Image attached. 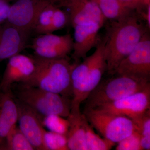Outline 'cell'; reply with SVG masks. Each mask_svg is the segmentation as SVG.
I'll return each instance as SVG.
<instances>
[{
  "label": "cell",
  "mask_w": 150,
  "mask_h": 150,
  "mask_svg": "<svg viewBox=\"0 0 150 150\" xmlns=\"http://www.w3.org/2000/svg\"><path fill=\"white\" fill-rule=\"evenodd\" d=\"M134 10L114 20L107 28L105 43L107 71L112 75L120 62L134 50L147 33Z\"/></svg>",
  "instance_id": "obj_1"
},
{
  "label": "cell",
  "mask_w": 150,
  "mask_h": 150,
  "mask_svg": "<svg viewBox=\"0 0 150 150\" xmlns=\"http://www.w3.org/2000/svg\"><path fill=\"white\" fill-rule=\"evenodd\" d=\"M34 57V73L21 84L38 88L68 98L72 96L71 74L76 64H70L67 58L46 59Z\"/></svg>",
  "instance_id": "obj_2"
},
{
  "label": "cell",
  "mask_w": 150,
  "mask_h": 150,
  "mask_svg": "<svg viewBox=\"0 0 150 150\" xmlns=\"http://www.w3.org/2000/svg\"><path fill=\"white\" fill-rule=\"evenodd\" d=\"M107 71L104 40H100L93 54L86 57L80 64H76L71 74V104L80 106L91 92L101 81Z\"/></svg>",
  "instance_id": "obj_3"
},
{
  "label": "cell",
  "mask_w": 150,
  "mask_h": 150,
  "mask_svg": "<svg viewBox=\"0 0 150 150\" xmlns=\"http://www.w3.org/2000/svg\"><path fill=\"white\" fill-rule=\"evenodd\" d=\"M100 81L86 100V108H95L141 91L150 85V81L117 75Z\"/></svg>",
  "instance_id": "obj_4"
},
{
  "label": "cell",
  "mask_w": 150,
  "mask_h": 150,
  "mask_svg": "<svg viewBox=\"0 0 150 150\" xmlns=\"http://www.w3.org/2000/svg\"><path fill=\"white\" fill-rule=\"evenodd\" d=\"M17 96L40 117L57 115L67 118L69 114L71 100L59 94L22 84Z\"/></svg>",
  "instance_id": "obj_5"
},
{
  "label": "cell",
  "mask_w": 150,
  "mask_h": 150,
  "mask_svg": "<svg viewBox=\"0 0 150 150\" xmlns=\"http://www.w3.org/2000/svg\"><path fill=\"white\" fill-rule=\"evenodd\" d=\"M83 114L89 123L104 139L114 144L136 130L133 121L126 116L103 112L95 108H85Z\"/></svg>",
  "instance_id": "obj_6"
},
{
  "label": "cell",
  "mask_w": 150,
  "mask_h": 150,
  "mask_svg": "<svg viewBox=\"0 0 150 150\" xmlns=\"http://www.w3.org/2000/svg\"><path fill=\"white\" fill-rule=\"evenodd\" d=\"M150 81V39L147 33L133 51L118 65L112 75Z\"/></svg>",
  "instance_id": "obj_7"
},
{
  "label": "cell",
  "mask_w": 150,
  "mask_h": 150,
  "mask_svg": "<svg viewBox=\"0 0 150 150\" xmlns=\"http://www.w3.org/2000/svg\"><path fill=\"white\" fill-rule=\"evenodd\" d=\"M55 0H16L11 5L7 22L30 34L39 14Z\"/></svg>",
  "instance_id": "obj_8"
},
{
  "label": "cell",
  "mask_w": 150,
  "mask_h": 150,
  "mask_svg": "<svg viewBox=\"0 0 150 150\" xmlns=\"http://www.w3.org/2000/svg\"><path fill=\"white\" fill-rule=\"evenodd\" d=\"M94 108L103 112L126 116L133 120L150 109V85L143 90L122 99Z\"/></svg>",
  "instance_id": "obj_9"
},
{
  "label": "cell",
  "mask_w": 150,
  "mask_h": 150,
  "mask_svg": "<svg viewBox=\"0 0 150 150\" xmlns=\"http://www.w3.org/2000/svg\"><path fill=\"white\" fill-rule=\"evenodd\" d=\"M55 3L59 8L68 9L73 28L91 22H96L102 27L106 19L93 0H55Z\"/></svg>",
  "instance_id": "obj_10"
},
{
  "label": "cell",
  "mask_w": 150,
  "mask_h": 150,
  "mask_svg": "<svg viewBox=\"0 0 150 150\" xmlns=\"http://www.w3.org/2000/svg\"><path fill=\"white\" fill-rule=\"evenodd\" d=\"M35 62L34 56L18 54L8 59L0 82V92L11 89L13 83L25 82L34 73Z\"/></svg>",
  "instance_id": "obj_11"
},
{
  "label": "cell",
  "mask_w": 150,
  "mask_h": 150,
  "mask_svg": "<svg viewBox=\"0 0 150 150\" xmlns=\"http://www.w3.org/2000/svg\"><path fill=\"white\" fill-rule=\"evenodd\" d=\"M18 108V127L34 149L44 150L43 136L44 129L40 117L30 108L16 99Z\"/></svg>",
  "instance_id": "obj_12"
},
{
  "label": "cell",
  "mask_w": 150,
  "mask_h": 150,
  "mask_svg": "<svg viewBox=\"0 0 150 150\" xmlns=\"http://www.w3.org/2000/svg\"><path fill=\"white\" fill-rule=\"evenodd\" d=\"M30 34L7 22L0 25V62L23 51Z\"/></svg>",
  "instance_id": "obj_13"
},
{
  "label": "cell",
  "mask_w": 150,
  "mask_h": 150,
  "mask_svg": "<svg viewBox=\"0 0 150 150\" xmlns=\"http://www.w3.org/2000/svg\"><path fill=\"white\" fill-rule=\"evenodd\" d=\"M102 28L95 22L76 25L74 29L73 58L77 63L100 42L98 32Z\"/></svg>",
  "instance_id": "obj_14"
},
{
  "label": "cell",
  "mask_w": 150,
  "mask_h": 150,
  "mask_svg": "<svg viewBox=\"0 0 150 150\" xmlns=\"http://www.w3.org/2000/svg\"><path fill=\"white\" fill-rule=\"evenodd\" d=\"M18 119V108L11 89L0 92V147Z\"/></svg>",
  "instance_id": "obj_15"
},
{
  "label": "cell",
  "mask_w": 150,
  "mask_h": 150,
  "mask_svg": "<svg viewBox=\"0 0 150 150\" xmlns=\"http://www.w3.org/2000/svg\"><path fill=\"white\" fill-rule=\"evenodd\" d=\"M67 118L69 123L67 136L69 150H86L85 128L86 117L81 112L80 106H71Z\"/></svg>",
  "instance_id": "obj_16"
},
{
  "label": "cell",
  "mask_w": 150,
  "mask_h": 150,
  "mask_svg": "<svg viewBox=\"0 0 150 150\" xmlns=\"http://www.w3.org/2000/svg\"><path fill=\"white\" fill-rule=\"evenodd\" d=\"M31 47L67 48L73 51L74 38L70 34L62 35H54L52 33L41 34L33 39Z\"/></svg>",
  "instance_id": "obj_17"
},
{
  "label": "cell",
  "mask_w": 150,
  "mask_h": 150,
  "mask_svg": "<svg viewBox=\"0 0 150 150\" xmlns=\"http://www.w3.org/2000/svg\"><path fill=\"white\" fill-rule=\"evenodd\" d=\"M97 4L105 19L116 20L133 10L126 6L120 0H93Z\"/></svg>",
  "instance_id": "obj_18"
},
{
  "label": "cell",
  "mask_w": 150,
  "mask_h": 150,
  "mask_svg": "<svg viewBox=\"0 0 150 150\" xmlns=\"http://www.w3.org/2000/svg\"><path fill=\"white\" fill-rule=\"evenodd\" d=\"M0 150H34V148L23 134L18 126H15L11 130Z\"/></svg>",
  "instance_id": "obj_19"
},
{
  "label": "cell",
  "mask_w": 150,
  "mask_h": 150,
  "mask_svg": "<svg viewBox=\"0 0 150 150\" xmlns=\"http://www.w3.org/2000/svg\"><path fill=\"white\" fill-rule=\"evenodd\" d=\"M85 144L86 150H108L111 149L115 144L102 139L97 134L86 118L85 122Z\"/></svg>",
  "instance_id": "obj_20"
},
{
  "label": "cell",
  "mask_w": 150,
  "mask_h": 150,
  "mask_svg": "<svg viewBox=\"0 0 150 150\" xmlns=\"http://www.w3.org/2000/svg\"><path fill=\"white\" fill-rule=\"evenodd\" d=\"M136 131L141 135L140 144L142 150L150 149V109L132 120Z\"/></svg>",
  "instance_id": "obj_21"
},
{
  "label": "cell",
  "mask_w": 150,
  "mask_h": 150,
  "mask_svg": "<svg viewBox=\"0 0 150 150\" xmlns=\"http://www.w3.org/2000/svg\"><path fill=\"white\" fill-rule=\"evenodd\" d=\"M58 6L51 3L41 11L35 21L32 32L38 35L49 33L54 11Z\"/></svg>",
  "instance_id": "obj_22"
},
{
  "label": "cell",
  "mask_w": 150,
  "mask_h": 150,
  "mask_svg": "<svg viewBox=\"0 0 150 150\" xmlns=\"http://www.w3.org/2000/svg\"><path fill=\"white\" fill-rule=\"evenodd\" d=\"M44 150H69L67 136L44 129L43 136Z\"/></svg>",
  "instance_id": "obj_23"
},
{
  "label": "cell",
  "mask_w": 150,
  "mask_h": 150,
  "mask_svg": "<svg viewBox=\"0 0 150 150\" xmlns=\"http://www.w3.org/2000/svg\"><path fill=\"white\" fill-rule=\"evenodd\" d=\"M42 126L49 131L67 136L69 123L68 119L57 115H51L40 117Z\"/></svg>",
  "instance_id": "obj_24"
},
{
  "label": "cell",
  "mask_w": 150,
  "mask_h": 150,
  "mask_svg": "<svg viewBox=\"0 0 150 150\" xmlns=\"http://www.w3.org/2000/svg\"><path fill=\"white\" fill-rule=\"evenodd\" d=\"M141 135L135 130L118 143L115 148L116 150H142L140 144Z\"/></svg>",
  "instance_id": "obj_25"
},
{
  "label": "cell",
  "mask_w": 150,
  "mask_h": 150,
  "mask_svg": "<svg viewBox=\"0 0 150 150\" xmlns=\"http://www.w3.org/2000/svg\"><path fill=\"white\" fill-rule=\"evenodd\" d=\"M69 21L70 19L69 13L57 7L53 15L49 33L64 28Z\"/></svg>",
  "instance_id": "obj_26"
},
{
  "label": "cell",
  "mask_w": 150,
  "mask_h": 150,
  "mask_svg": "<svg viewBox=\"0 0 150 150\" xmlns=\"http://www.w3.org/2000/svg\"><path fill=\"white\" fill-rule=\"evenodd\" d=\"M128 8L134 10L142 9L150 5V0H120Z\"/></svg>",
  "instance_id": "obj_27"
},
{
  "label": "cell",
  "mask_w": 150,
  "mask_h": 150,
  "mask_svg": "<svg viewBox=\"0 0 150 150\" xmlns=\"http://www.w3.org/2000/svg\"><path fill=\"white\" fill-rule=\"evenodd\" d=\"M10 6L7 0H0V25L6 22Z\"/></svg>",
  "instance_id": "obj_28"
},
{
  "label": "cell",
  "mask_w": 150,
  "mask_h": 150,
  "mask_svg": "<svg viewBox=\"0 0 150 150\" xmlns=\"http://www.w3.org/2000/svg\"><path fill=\"white\" fill-rule=\"evenodd\" d=\"M145 20L146 21L148 25V28H150V5L148 6L146 13L145 16Z\"/></svg>",
  "instance_id": "obj_29"
},
{
  "label": "cell",
  "mask_w": 150,
  "mask_h": 150,
  "mask_svg": "<svg viewBox=\"0 0 150 150\" xmlns=\"http://www.w3.org/2000/svg\"><path fill=\"white\" fill-rule=\"evenodd\" d=\"M7 1L9 2H10L11 1H16V0H7Z\"/></svg>",
  "instance_id": "obj_30"
}]
</instances>
